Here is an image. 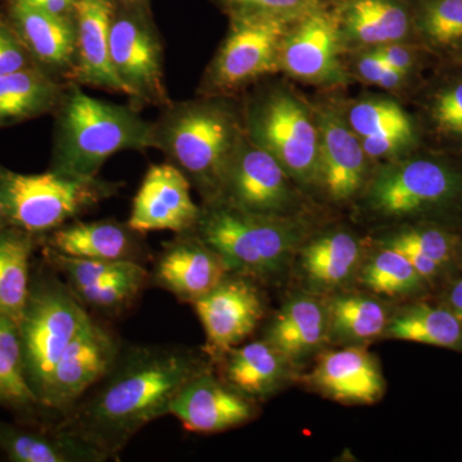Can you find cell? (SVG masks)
<instances>
[{"label":"cell","instance_id":"44","mask_svg":"<svg viewBox=\"0 0 462 462\" xmlns=\"http://www.w3.org/2000/svg\"><path fill=\"white\" fill-rule=\"evenodd\" d=\"M9 3L27 5L63 17H75L78 0H8Z\"/></svg>","mask_w":462,"mask_h":462},{"label":"cell","instance_id":"28","mask_svg":"<svg viewBox=\"0 0 462 462\" xmlns=\"http://www.w3.org/2000/svg\"><path fill=\"white\" fill-rule=\"evenodd\" d=\"M66 85L39 65L0 76V126L56 111Z\"/></svg>","mask_w":462,"mask_h":462},{"label":"cell","instance_id":"14","mask_svg":"<svg viewBox=\"0 0 462 462\" xmlns=\"http://www.w3.org/2000/svg\"><path fill=\"white\" fill-rule=\"evenodd\" d=\"M343 53L338 26L325 5L289 27L282 44L281 71L310 84H345L348 78L340 60Z\"/></svg>","mask_w":462,"mask_h":462},{"label":"cell","instance_id":"41","mask_svg":"<svg viewBox=\"0 0 462 462\" xmlns=\"http://www.w3.org/2000/svg\"><path fill=\"white\" fill-rule=\"evenodd\" d=\"M369 51H373L385 65L406 75H411L419 65V51L409 42H392Z\"/></svg>","mask_w":462,"mask_h":462},{"label":"cell","instance_id":"1","mask_svg":"<svg viewBox=\"0 0 462 462\" xmlns=\"http://www.w3.org/2000/svg\"><path fill=\"white\" fill-rule=\"evenodd\" d=\"M206 367L199 355L180 346L121 351L107 375L66 413L60 425L88 438L115 460L145 425L170 415L181 389Z\"/></svg>","mask_w":462,"mask_h":462},{"label":"cell","instance_id":"48","mask_svg":"<svg viewBox=\"0 0 462 462\" xmlns=\"http://www.w3.org/2000/svg\"><path fill=\"white\" fill-rule=\"evenodd\" d=\"M455 60L458 66L462 67V50L455 51Z\"/></svg>","mask_w":462,"mask_h":462},{"label":"cell","instance_id":"17","mask_svg":"<svg viewBox=\"0 0 462 462\" xmlns=\"http://www.w3.org/2000/svg\"><path fill=\"white\" fill-rule=\"evenodd\" d=\"M319 126V181L337 202L354 199L367 178V161L360 139L345 115L331 107L315 109Z\"/></svg>","mask_w":462,"mask_h":462},{"label":"cell","instance_id":"20","mask_svg":"<svg viewBox=\"0 0 462 462\" xmlns=\"http://www.w3.org/2000/svg\"><path fill=\"white\" fill-rule=\"evenodd\" d=\"M170 415L191 433H218L251 420L254 407L252 400L225 380L216 378L206 367L181 389Z\"/></svg>","mask_w":462,"mask_h":462},{"label":"cell","instance_id":"13","mask_svg":"<svg viewBox=\"0 0 462 462\" xmlns=\"http://www.w3.org/2000/svg\"><path fill=\"white\" fill-rule=\"evenodd\" d=\"M117 338L91 320L67 346L51 376L42 407L66 415L105 378L120 357Z\"/></svg>","mask_w":462,"mask_h":462},{"label":"cell","instance_id":"31","mask_svg":"<svg viewBox=\"0 0 462 462\" xmlns=\"http://www.w3.org/2000/svg\"><path fill=\"white\" fill-rule=\"evenodd\" d=\"M35 242L36 236L11 225L0 229V314L16 322L29 297Z\"/></svg>","mask_w":462,"mask_h":462},{"label":"cell","instance_id":"42","mask_svg":"<svg viewBox=\"0 0 462 462\" xmlns=\"http://www.w3.org/2000/svg\"><path fill=\"white\" fill-rule=\"evenodd\" d=\"M387 69L388 66L373 51H357L355 71L365 83L382 87Z\"/></svg>","mask_w":462,"mask_h":462},{"label":"cell","instance_id":"43","mask_svg":"<svg viewBox=\"0 0 462 462\" xmlns=\"http://www.w3.org/2000/svg\"><path fill=\"white\" fill-rule=\"evenodd\" d=\"M383 245L397 249L398 252H401V254L407 258V261L412 264L413 269L418 272L419 275H420L424 281H434V279H437L438 276L440 275V273L443 272V269L439 264L434 263L431 258L422 254L421 252L418 251V249L403 245Z\"/></svg>","mask_w":462,"mask_h":462},{"label":"cell","instance_id":"29","mask_svg":"<svg viewBox=\"0 0 462 462\" xmlns=\"http://www.w3.org/2000/svg\"><path fill=\"white\" fill-rule=\"evenodd\" d=\"M224 357L225 382L249 400L270 396L287 379L289 361L266 339L234 346Z\"/></svg>","mask_w":462,"mask_h":462},{"label":"cell","instance_id":"24","mask_svg":"<svg viewBox=\"0 0 462 462\" xmlns=\"http://www.w3.org/2000/svg\"><path fill=\"white\" fill-rule=\"evenodd\" d=\"M343 115L370 160H396L415 145V124L396 100L360 99Z\"/></svg>","mask_w":462,"mask_h":462},{"label":"cell","instance_id":"36","mask_svg":"<svg viewBox=\"0 0 462 462\" xmlns=\"http://www.w3.org/2000/svg\"><path fill=\"white\" fill-rule=\"evenodd\" d=\"M363 270L367 288L385 296L400 297L420 291L424 279L397 249L383 245Z\"/></svg>","mask_w":462,"mask_h":462},{"label":"cell","instance_id":"33","mask_svg":"<svg viewBox=\"0 0 462 462\" xmlns=\"http://www.w3.org/2000/svg\"><path fill=\"white\" fill-rule=\"evenodd\" d=\"M0 404L14 411L42 407L27 382L17 322L0 314Z\"/></svg>","mask_w":462,"mask_h":462},{"label":"cell","instance_id":"21","mask_svg":"<svg viewBox=\"0 0 462 462\" xmlns=\"http://www.w3.org/2000/svg\"><path fill=\"white\" fill-rule=\"evenodd\" d=\"M115 0H78L75 8L76 67L69 83L129 97L109 58V29Z\"/></svg>","mask_w":462,"mask_h":462},{"label":"cell","instance_id":"40","mask_svg":"<svg viewBox=\"0 0 462 462\" xmlns=\"http://www.w3.org/2000/svg\"><path fill=\"white\" fill-rule=\"evenodd\" d=\"M36 65L11 23L0 21V76Z\"/></svg>","mask_w":462,"mask_h":462},{"label":"cell","instance_id":"16","mask_svg":"<svg viewBox=\"0 0 462 462\" xmlns=\"http://www.w3.org/2000/svg\"><path fill=\"white\" fill-rule=\"evenodd\" d=\"M206 330L207 354L220 360L226 352L254 333L263 316L257 289L239 278H225L206 296L193 303Z\"/></svg>","mask_w":462,"mask_h":462},{"label":"cell","instance_id":"4","mask_svg":"<svg viewBox=\"0 0 462 462\" xmlns=\"http://www.w3.org/2000/svg\"><path fill=\"white\" fill-rule=\"evenodd\" d=\"M194 231L230 273L260 279L287 266L305 233L287 216L249 214L223 202L206 203Z\"/></svg>","mask_w":462,"mask_h":462},{"label":"cell","instance_id":"12","mask_svg":"<svg viewBox=\"0 0 462 462\" xmlns=\"http://www.w3.org/2000/svg\"><path fill=\"white\" fill-rule=\"evenodd\" d=\"M44 256L85 307L109 314L123 311L151 281L138 261L85 260L63 256L48 248H44Z\"/></svg>","mask_w":462,"mask_h":462},{"label":"cell","instance_id":"35","mask_svg":"<svg viewBox=\"0 0 462 462\" xmlns=\"http://www.w3.org/2000/svg\"><path fill=\"white\" fill-rule=\"evenodd\" d=\"M413 36L430 50H462V0H415Z\"/></svg>","mask_w":462,"mask_h":462},{"label":"cell","instance_id":"47","mask_svg":"<svg viewBox=\"0 0 462 462\" xmlns=\"http://www.w3.org/2000/svg\"><path fill=\"white\" fill-rule=\"evenodd\" d=\"M9 226L7 215H5V207H3L2 200H0V229Z\"/></svg>","mask_w":462,"mask_h":462},{"label":"cell","instance_id":"5","mask_svg":"<svg viewBox=\"0 0 462 462\" xmlns=\"http://www.w3.org/2000/svg\"><path fill=\"white\" fill-rule=\"evenodd\" d=\"M121 184L50 170L20 173L0 165V200L8 224L33 236L48 234L111 199Z\"/></svg>","mask_w":462,"mask_h":462},{"label":"cell","instance_id":"32","mask_svg":"<svg viewBox=\"0 0 462 462\" xmlns=\"http://www.w3.org/2000/svg\"><path fill=\"white\" fill-rule=\"evenodd\" d=\"M384 336L462 352V324L448 307H409L388 321Z\"/></svg>","mask_w":462,"mask_h":462},{"label":"cell","instance_id":"11","mask_svg":"<svg viewBox=\"0 0 462 462\" xmlns=\"http://www.w3.org/2000/svg\"><path fill=\"white\" fill-rule=\"evenodd\" d=\"M291 180L281 163L245 132L230 158L217 202L249 214L287 216L296 203Z\"/></svg>","mask_w":462,"mask_h":462},{"label":"cell","instance_id":"15","mask_svg":"<svg viewBox=\"0 0 462 462\" xmlns=\"http://www.w3.org/2000/svg\"><path fill=\"white\" fill-rule=\"evenodd\" d=\"M190 190L189 179L172 163L152 165L134 197L127 225L139 234L196 230L202 208L194 202Z\"/></svg>","mask_w":462,"mask_h":462},{"label":"cell","instance_id":"22","mask_svg":"<svg viewBox=\"0 0 462 462\" xmlns=\"http://www.w3.org/2000/svg\"><path fill=\"white\" fill-rule=\"evenodd\" d=\"M11 25L36 65L56 78L71 80L76 67L75 17L9 3Z\"/></svg>","mask_w":462,"mask_h":462},{"label":"cell","instance_id":"25","mask_svg":"<svg viewBox=\"0 0 462 462\" xmlns=\"http://www.w3.org/2000/svg\"><path fill=\"white\" fill-rule=\"evenodd\" d=\"M0 449L14 462H105L107 452L63 425L30 430L0 421Z\"/></svg>","mask_w":462,"mask_h":462},{"label":"cell","instance_id":"45","mask_svg":"<svg viewBox=\"0 0 462 462\" xmlns=\"http://www.w3.org/2000/svg\"><path fill=\"white\" fill-rule=\"evenodd\" d=\"M447 307L454 312L462 324V278L452 282L447 291Z\"/></svg>","mask_w":462,"mask_h":462},{"label":"cell","instance_id":"23","mask_svg":"<svg viewBox=\"0 0 462 462\" xmlns=\"http://www.w3.org/2000/svg\"><path fill=\"white\" fill-rule=\"evenodd\" d=\"M307 379L324 396L342 403H375L385 389L375 358L358 346L322 355Z\"/></svg>","mask_w":462,"mask_h":462},{"label":"cell","instance_id":"27","mask_svg":"<svg viewBox=\"0 0 462 462\" xmlns=\"http://www.w3.org/2000/svg\"><path fill=\"white\" fill-rule=\"evenodd\" d=\"M329 334L328 306L315 297L297 296L273 318L266 340L288 361H300L318 351Z\"/></svg>","mask_w":462,"mask_h":462},{"label":"cell","instance_id":"34","mask_svg":"<svg viewBox=\"0 0 462 462\" xmlns=\"http://www.w3.org/2000/svg\"><path fill=\"white\" fill-rule=\"evenodd\" d=\"M328 309L330 334L340 342H369L383 336L388 325L387 311L373 298L340 296Z\"/></svg>","mask_w":462,"mask_h":462},{"label":"cell","instance_id":"10","mask_svg":"<svg viewBox=\"0 0 462 462\" xmlns=\"http://www.w3.org/2000/svg\"><path fill=\"white\" fill-rule=\"evenodd\" d=\"M109 58L134 107L171 102L163 71V47L149 8L116 5L109 29Z\"/></svg>","mask_w":462,"mask_h":462},{"label":"cell","instance_id":"38","mask_svg":"<svg viewBox=\"0 0 462 462\" xmlns=\"http://www.w3.org/2000/svg\"><path fill=\"white\" fill-rule=\"evenodd\" d=\"M229 17H269L297 21L327 5V0H217Z\"/></svg>","mask_w":462,"mask_h":462},{"label":"cell","instance_id":"2","mask_svg":"<svg viewBox=\"0 0 462 462\" xmlns=\"http://www.w3.org/2000/svg\"><path fill=\"white\" fill-rule=\"evenodd\" d=\"M245 132L243 114L225 97L171 100L153 123L154 148L189 179L206 203L217 202Z\"/></svg>","mask_w":462,"mask_h":462},{"label":"cell","instance_id":"37","mask_svg":"<svg viewBox=\"0 0 462 462\" xmlns=\"http://www.w3.org/2000/svg\"><path fill=\"white\" fill-rule=\"evenodd\" d=\"M425 120L438 142L462 148V76L448 79L425 102Z\"/></svg>","mask_w":462,"mask_h":462},{"label":"cell","instance_id":"18","mask_svg":"<svg viewBox=\"0 0 462 462\" xmlns=\"http://www.w3.org/2000/svg\"><path fill=\"white\" fill-rule=\"evenodd\" d=\"M178 234L158 256L152 281L182 302L194 303L230 273L223 258L196 231Z\"/></svg>","mask_w":462,"mask_h":462},{"label":"cell","instance_id":"39","mask_svg":"<svg viewBox=\"0 0 462 462\" xmlns=\"http://www.w3.org/2000/svg\"><path fill=\"white\" fill-rule=\"evenodd\" d=\"M383 245H409L445 269L454 260L457 240L452 234L438 227L419 226L401 230L385 239Z\"/></svg>","mask_w":462,"mask_h":462},{"label":"cell","instance_id":"9","mask_svg":"<svg viewBox=\"0 0 462 462\" xmlns=\"http://www.w3.org/2000/svg\"><path fill=\"white\" fill-rule=\"evenodd\" d=\"M293 23L269 17H230L226 38L203 79V96L225 97L281 71L282 41Z\"/></svg>","mask_w":462,"mask_h":462},{"label":"cell","instance_id":"30","mask_svg":"<svg viewBox=\"0 0 462 462\" xmlns=\"http://www.w3.org/2000/svg\"><path fill=\"white\" fill-rule=\"evenodd\" d=\"M361 254L363 249L354 236L345 231H334L307 245L302 249L300 264L311 287L330 291L354 276Z\"/></svg>","mask_w":462,"mask_h":462},{"label":"cell","instance_id":"26","mask_svg":"<svg viewBox=\"0 0 462 462\" xmlns=\"http://www.w3.org/2000/svg\"><path fill=\"white\" fill-rule=\"evenodd\" d=\"M44 245L63 256L85 260L136 261L142 252L139 233L116 220L62 225L47 234Z\"/></svg>","mask_w":462,"mask_h":462},{"label":"cell","instance_id":"6","mask_svg":"<svg viewBox=\"0 0 462 462\" xmlns=\"http://www.w3.org/2000/svg\"><path fill=\"white\" fill-rule=\"evenodd\" d=\"M91 320L83 303L54 273L32 279L17 325L27 382L42 407L60 356Z\"/></svg>","mask_w":462,"mask_h":462},{"label":"cell","instance_id":"46","mask_svg":"<svg viewBox=\"0 0 462 462\" xmlns=\"http://www.w3.org/2000/svg\"><path fill=\"white\" fill-rule=\"evenodd\" d=\"M115 2L125 7L149 8V0H115Z\"/></svg>","mask_w":462,"mask_h":462},{"label":"cell","instance_id":"8","mask_svg":"<svg viewBox=\"0 0 462 462\" xmlns=\"http://www.w3.org/2000/svg\"><path fill=\"white\" fill-rule=\"evenodd\" d=\"M366 200L387 217L448 211L462 205V170L442 158H396L373 176Z\"/></svg>","mask_w":462,"mask_h":462},{"label":"cell","instance_id":"3","mask_svg":"<svg viewBox=\"0 0 462 462\" xmlns=\"http://www.w3.org/2000/svg\"><path fill=\"white\" fill-rule=\"evenodd\" d=\"M54 114L53 171L96 178L118 152L154 148L153 123L139 108L93 98L80 85L67 83Z\"/></svg>","mask_w":462,"mask_h":462},{"label":"cell","instance_id":"19","mask_svg":"<svg viewBox=\"0 0 462 462\" xmlns=\"http://www.w3.org/2000/svg\"><path fill=\"white\" fill-rule=\"evenodd\" d=\"M345 51H369L413 36L411 0H330Z\"/></svg>","mask_w":462,"mask_h":462},{"label":"cell","instance_id":"7","mask_svg":"<svg viewBox=\"0 0 462 462\" xmlns=\"http://www.w3.org/2000/svg\"><path fill=\"white\" fill-rule=\"evenodd\" d=\"M245 134L272 154L300 185L319 181V126L315 109L287 88L256 94L243 112Z\"/></svg>","mask_w":462,"mask_h":462}]
</instances>
